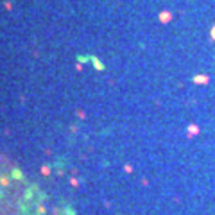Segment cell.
<instances>
[{
    "mask_svg": "<svg viewBox=\"0 0 215 215\" xmlns=\"http://www.w3.org/2000/svg\"><path fill=\"white\" fill-rule=\"evenodd\" d=\"M24 177L6 158H0V215H13L22 197Z\"/></svg>",
    "mask_w": 215,
    "mask_h": 215,
    "instance_id": "obj_1",
    "label": "cell"
},
{
    "mask_svg": "<svg viewBox=\"0 0 215 215\" xmlns=\"http://www.w3.org/2000/svg\"><path fill=\"white\" fill-rule=\"evenodd\" d=\"M194 81H199V82H206V81H208V77H196Z\"/></svg>",
    "mask_w": 215,
    "mask_h": 215,
    "instance_id": "obj_2",
    "label": "cell"
}]
</instances>
